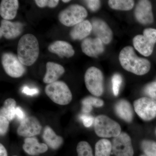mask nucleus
<instances>
[{"mask_svg":"<svg viewBox=\"0 0 156 156\" xmlns=\"http://www.w3.org/2000/svg\"><path fill=\"white\" fill-rule=\"evenodd\" d=\"M16 102L13 98L6 99L0 110V115L5 117L9 122L14 119L16 115Z\"/></svg>","mask_w":156,"mask_h":156,"instance_id":"5701e85b","label":"nucleus"},{"mask_svg":"<svg viewBox=\"0 0 156 156\" xmlns=\"http://www.w3.org/2000/svg\"><path fill=\"white\" fill-rule=\"evenodd\" d=\"M144 92L150 98L156 101V82L148 84L144 88Z\"/></svg>","mask_w":156,"mask_h":156,"instance_id":"c756f323","label":"nucleus"},{"mask_svg":"<svg viewBox=\"0 0 156 156\" xmlns=\"http://www.w3.org/2000/svg\"><path fill=\"white\" fill-rule=\"evenodd\" d=\"M94 129L98 136L103 138L115 137L121 133V126L119 123L104 115L95 118Z\"/></svg>","mask_w":156,"mask_h":156,"instance_id":"20e7f679","label":"nucleus"},{"mask_svg":"<svg viewBox=\"0 0 156 156\" xmlns=\"http://www.w3.org/2000/svg\"><path fill=\"white\" fill-rule=\"evenodd\" d=\"M0 156H8L7 150L3 144H0Z\"/></svg>","mask_w":156,"mask_h":156,"instance_id":"e433bc0d","label":"nucleus"},{"mask_svg":"<svg viewBox=\"0 0 156 156\" xmlns=\"http://www.w3.org/2000/svg\"><path fill=\"white\" fill-rule=\"evenodd\" d=\"M48 50L51 53H55L62 58H70L75 54V51L72 46L67 42L57 41L50 44L48 47Z\"/></svg>","mask_w":156,"mask_h":156,"instance_id":"dca6fc26","label":"nucleus"},{"mask_svg":"<svg viewBox=\"0 0 156 156\" xmlns=\"http://www.w3.org/2000/svg\"><path fill=\"white\" fill-rule=\"evenodd\" d=\"M2 64L6 73L11 77L22 76L26 71L25 67L20 61L18 56L11 53H6L2 56Z\"/></svg>","mask_w":156,"mask_h":156,"instance_id":"6e6552de","label":"nucleus"},{"mask_svg":"<svg viewBox=\"0 0 156 156\" xmlns=\"http://www.w3.org/2000/svg\"><path fill=\"white\" fill-rule=\"evenodd\" d=\"M119 60L123 69L136 75H144L150 70L151 64L149 61L136 56L134 48L131 46L125 47L121 50Z\"/></svg>","mask_w":156,"mask_h":156,"instance_id":"f257e3e1","label":"nucleus"},{"mask_svg":"<svg viewBox=\"0 0 156 156\" xmlns=\"http://www.w3.org/2000/svg\"><path fill=\"white\" fill-rule=\"evenodd\" d=\"M83 53L91 57H96L103 53L105 50L103 43L98 37L87 38L81 44Z\"/></svg>","mask_w":156,"mask_h":156,"instance_id":"4468645a","label":"nucleus"},{"mask_svg":"<svg viewBox=\"0 0 156 156\" xmlns=\"http://www.w3.org/2000/svg\"><path fill=\"white\" fill-rule=\"evenodd\" d=\"M23 25L21 23L12 22L3 20L0 27V37H4L7 39H13L22 33Z\"/></svg>","mask_w":156,"mask_h":156,"instance_id":"2eb2a0df","label":"nucleus"},{"mask_svg":"<svg viewBox=\"0 0 156 156\" xmlns=\"http://www.w3.org/2000/svg\"><path fill=\"white\" fill-rule=\"evenodd\" d=\"M19 8L17 0H2L0 5V14L4 20H10L16 17Z\"/></svg>","mask_w":156,"mask_h":156,"instance_id":"a211bd4d","label":"nucleus"},{"mask_svg":"<svg viewBox=\"0 0 156 156\" xmlns=\"http://www.w3.org/2000/svg\"><path fill=\"white\" fill-rule=\"evenodd\" d=\"M80 118L83 122L84 126L87 128L91 127L94 121L93 117L88 115H82Z\"/></svg>","mask_w":156,"mask_h":156,"instance_id":"72a5a7b5","label":"nucleus"},{"mask_svg":"<svg viewBox=\"0 0 156 156\" xmlns=\"http://www.w3.org/2000/svg\"><path fill=\"white\" fill-rule=\"evenodd\" d=\"M134 110L142 119L149 121L156 118V101L147 97H142L135 100Z\"/></svg>","mask_w":156,"mask_h":156,"instance_id":"1a4fd4ad","label":"nucleus"},{"mask_svg":"<svg viewBox=\"0 0 156 156\" xmlns=\"http://www.w3.org/2000/svg\"><path fill=\"white\" fill-rule=\"evenodd\" d=\"M22 92L26 95L33 96L37 95L39 93L38 89L36 88H30L27 86H25L22 88Z\"/></svg>","mask_w":156,"mask_h":156,"instance_id":"f704fd0d","label":"nucleus"},{"mask_svg":"<svg viewBox=\"0 0 156 156\" xmlns=\"http://www.w3.org/2000/svg\"><path fill=\"white\" fill-rule=\"evenodd\" d=\"M92 23L93 33L96 37L100 39L103 44H109L113 38V32L111 29L105 21L99 18L92 20Z\"/></svg>","mask_w":156,"mask_h":156,"instance_id":"ddd939ff","label":"nucleus"},{"mask_svg":"<svg viewBox=\"0 0 156 156\" xmlns=\"http://www.w3.org/2000/svg\"><path fill=\"white\" fill-rule=\"evenodd\" d=\"M112 145V151L116 156H133L134 155L131 137L125 132H122L114 137Z\"/></svg>","mask_w":156,"mask_h":156,"instance_id":"9d476101","label":"nucleus"},{"mask_svg":"<svg viewBox=\"0 0 156 156\" xmlns=\"http://www.w3.org/2000/svg\"><path fill=\"white\" fill-rule=\"evenodd\" d=\"M16 115L18 117V119L20 120H23L25 118L24 112L21 108L19 107L16 108Z\"/></svg>","mask_w":156,"mask_h":156,"instance_id":"c9c22d12","label":"nucleus"},{"mask_svg":"<svg viewBox=\"0 0 156 156\" xmlns=\"http://www.w3.org/2000/svg\"><path fill=\"white\" fill-rule=\"evenodd\" d=\"M134 16L137 21L143 25L152 23L154 17L151 2L147 0L139 1L135 7Z\"/></svg>","mask_w":156,"mask_h":156,"instance_id":"f8f14e48","label":"nucleus"},{"mask_svg":"<svg viewBox=\"0 0 156 156\" xmlns=\"http://www.w3.org/2000/svg\"><path fill=\"white\" fill-rule=\"evenodd\" d=\"M85 84L87 89L92 95L100 96L104 92L103 74L97 68L89 67L85 73Z\"/></svg>","mask_w":156,"mask_h":156,"instance_id":"0eeeda50","label":"nucleus"},{"mask_svg":"<svg viewBox=\"0 0 156 156\" xmlns=\"http://www.w3.org/2000/svg\"><path fill=\"white\" fill-rule=\"evenodd\" d=\"M43 137L46 144L53 149H57L63 142L62 137L57 135L49 126L45 127Z\"/></svg>","mask_w":156,"mask_h":156,"instance_id":"4be33fe9","label":"nucleus"},{"mask_svg":"<svg viewBox=\"0 0 156 156\" xmlns=\"http://www.w3.org/2000/svg\"><path fill=\"white\" fill-rule=\"evenodd\" d=\"M115 111L117 115L126 122H130L133 119V110L127 101L124 99L119 101L115 105Z\"/></svg>","mask_w":156,"mask_h":156,"instance_id":"412c9836","label":"nucleus"},{"mask_svg":"<svg viewBox=\"0 0 156 156\" xmlns=\"http://www.w3.org/2000/svg\"><path fill=\"white\" fill-rule=\"evenodd\" d=\"M42 127L41 123L36 117H26L21 122L17 130V133L20 136L31 137L41 133Z\"/></svg>","mask_w":156,"mask_h":156,"instance_id":"9b49d317","label":"nucleus"},{"mask_svg":"<svg viewBox=\"0 0 156 156\" xmlns=\"http://www.w3.org/2000/svg\"><path fill=\"white\" fill-rule=\"evenodd\" d=\"M141 148L147 156H156V142L154 140H144L141 143Z\"/></svg>","mask_w":156,"mask_h":156,"instance_id":"bb28decb","label":"nucleus"},{"mask_svg":"<svg viewBox=\"0 0 156 156\" xmlns=\"http://www.w3.org/2000/svg\"><path fill=\"white\" fill-rule=\"evenodd\" d=\"M62 2L64 3H68L70 2V0H63Z\"/></svg>","mask_w":156,"mask_h":156,"instance_id":"4c0bfd02","label":"nucleus"},{"mask_svg":"<svg viewBox=\"0 0 156 156\" xmlns=\"http://www.w3.org/2000/svg\"><path fill=\"white\" fill-rule=\"evenodd\" d=\"M45 91L52 101L59 105H67L72 100L70 90L62 81H57L48 84L45 87Z\"/></svg>","mask_w":156,"mask_h":156,"instance_id":"7ed1b4c3","label":"nucleus"},{"mask_svg":"<svg viewBox=\"0 0 156 156\" xmlns=\"http://www.w3.org/2000/svg\"><path fill=\"white\" fill-rule=\"evenodd\" d=\"M133 43L134 48L140 54L145 56H150L156 43V29H145L143 34L134 37Z\"/></svg>","mask_w":156,"mask_h":156,"instance_id":"423d86ee","label":"nucleus"},{"mask_svg":"<svg viewBox=\"0 0 156 156\" xmlns=\"http://www.w3.org/2000/svg\"><path fill=\"white\" fill-rule=\"evenodd\" d=\"M46 68L47 71L43 81L48 84L57 81L65 71L64 68L61 65L52 62H48L46 64Z\"/></svg>","mask_w":156,"mask_h":156,"instance_id":"f3484780","label":"nucleus"},{"mask_svg":"<svg viewBox=\"0 0 156 156\" xmlns=\"http://www.w3.org/2000/svg\"><path fill=\"white\" fill-rule=\"evenodd\" d=\"M112 82L114 95L115 96H117L119 92L120 87L122 82V79L119 74H115L112 77Z\"/></svg>","mask_w":156,"mask_h":156,"instance_id":"c85d7f7f","label":"nucleus"},{"mask_svg":"<svg viewBox=\"0 0 156 156\" xmlns=\"http://www.w3.org/2000/svg\"><path fill=\"white\" fill-rule=\"evenodd\" d=\"M9 126V121L5 117L0 115V134L4 136L8 132Z\"/></svg>","mask_w":156,"mask_h":156,"instance_id":"2f4dec72","label":"nucleus"},{"mask_svg":"<svg viewBox=\"0 0 156 156\" xmlns=\"http://www.w3.org/2000/svg\"></svg>","mask_w":156,"mask_h":156,"instance_id":"ea45409f","label":"nucleus"},{"mask_svg":"<svg viewBox=\"0 0 156 156\" xmlns=\"http://www.w3.org/2000/svg\"><path fill=\"white\" fill-rule=\"evenodd\" d=\"M82 111L85 113H88L92 111V107H101L104 105V101L101 99L92 96L85 98L82 101Z\"/></svg>","mask_w":156,"mask_h":156,"instance_id":"393cba45","label":"nucleus"},{"mask_svg":"<svg viewBox=\"0 0 156 156\" xmlns=\"http://www.w3.org/2000/svg\"><path fill=\"white\" fill-rule=\"evenodd\" d=\"M155 134H156V129H155Z\"/></svg>","mask_w":156,"mask_h":156,"instance_id":"58836bf2","label":"nucleus"},{"mask_svg":"<svg viewBox=\"0 0 156 156\" xmlns=\"http://www.w3.org/2000/svg\"><path fill=\"white\" fill-rule=\"evenodd\" d=\"M112 143L106 139L98 140L95 145V156H110Z\"/></svg>","mask_w":156,"mask_h":156,"instance_id":"b1692460","label":"nucleus"},{"mask_svg":"<svg viewBox=\"0 0 156 156\" xmlns=\"http://www.w3.org/2000/svg\"></svg>","mask_w":156,"mask_h":156,"instance_id":"a19ab883","label":"nucleus"},{"mask_svg":"<svg viewBox=\"0 0 156 156\" xmlns=\"http://www.w3.org/2000/svg\"><path fill=\"white\" fill-rule=\"evenodd\" d=\"M37 5L40 8L48 7L50 8L56 7L59 3L58 0H36L35 1Z\"/></svg>","mask_w":156,"mask_h":156,"instance_id":"7c9ffc66","label":"nucleus"},{"mask_svg":"<svg viewBox=\"0 0 156 156\" xmlns=\"http://www.w3.org/2000/svg\"><path fill=\"white\" fill-rule=\"evenodd\" d=\"M108 3L112 9L125 11L131 10L134 5V2L132 0H110Z\"/></svg>","mask_w":156,"mask_h":156,"instance_id":"a878e982","label":"nucleus"},{"mask_svg":"<svg viewBox=\"0 0 156 156\" xmlns=\"http://www.w3.org/2000/svg\"><path fill=\"white\" fill-rule=\"evenodd\" d=\"M87 7L92 11L95 12L100 8L101 2L98 0H88L85 1Z\"/></svg>","mask_w":156,"mask_h":156,"instance_id":"473e14b6","label":"nucleus"},{"mask_svg":"<svg viewBox=\"0 0 156 156\" xmlns=\"http://www.w3.org/2000/svg\"><path fill=\"white\" fill-rule=\"evenodd\" d=\"M40 49L37 39L32 34L23 36L18 42L17 56L23 65L30 66L37 61Z\"/></svg>","mask_w":156,"mask_h":156,"instance_id":"f03ea898","label":"nucleus"},{"mask_svg":"<svg viewBox=\"0 0 156 156\" xmlns=\"http://www.w3.org/2000/svg\"><path fill=\"white\" fill-rule=\"evenodd\" d=\"M92 23L88 20H84L73 27L70 36L74 40H82L87 37L92 32Z\"/></svg>","mask_w":156,"mask_h":156,"instance_id":"aec40b11","label":"nucleus"},{"mask_svg":"<svg viewBox=\"0 0 156 156\" xmlns=\"http://www.w3.org/2000/svg\"><path fill=\"white\" fill-rule=\"evenodd\" d=\"M88 16L87 10L79 5H72L62 11L58 14L59 21L66 27L74 26L85 20Z\"/></svg>","mask_w":156,"mask_h":156,"instance_id":"39448f33","label":"nucleus"},{"mask_svg":"<svg viewBox=\"0 0 156 156\" xmlns=\"http://www.w3.org/2000/svg\"><path fill=\"white\" fill-rule=\"evenodd\" d=\"M23 148L27 153L33 156L44 153L48 150V146L45 144L39 143L35 137L26 138Z\"/></svg>","mask_w":156,"mask_h":156,"instance_id":"6ab92c4d","label":"nucleus"},{"mask_svg":"<svg viewBox=\"0 0 156 156\" xmlns=\"http://www.w3.org/2000/svg\"><path fill=\"white\" fill-rule=\"evenodd\" d=\"M78 156H93L92 148L87 141H82L77 146Z\"/></svg>","mask_w":156,"mask_h":156,"instance_id":"cd10ccee","label":"nucleus"}]
</instances>
